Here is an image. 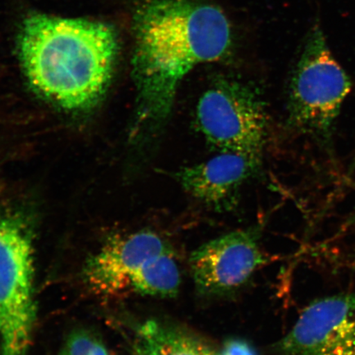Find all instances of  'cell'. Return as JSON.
<instances>
[{"label":"cell","instance_id":"obj_1","mask_svg":"<svg viewBox=\"0 0 355 355\" xmlns=\"http://www.w3.org/2000/svg\"><path fill=\"white\" fill-rule=\"evenodd\" d=\"M133 75L139 117L150 132L166 125L180 83L195 67L223 58L227 17L207 0H146L135 16Z\"/></svg>","mask_w":355,"mask_h":355},{"label":"cell","instance_id":"obj_2","mask_svg":"<svg viewBox=\"0 0 355 355\" xmlns=\"http://www.w3.org/2000/svg\"><path fill=\"white\" fill-rule=\"evenodd\" d=\"M111 26L35 15L19 35L22 68L40 95L67 110L92 107L105 94L118 55Z\"/></svg>","mask_w":355,"mask_h":355},{"label":"cell","instance_id":"obj_3","mask_svg":"<svg viewBox=\"0 0 355 355\" xmlns=\"http://www.w3.org/2000/svg\"><path fill=\"white\" fill-rule=\"evenodd\" d=\"M352 89V80L333 56L321 28L316 26L291 78L290 125L331 152L336 121Z\"/></svg>","mask_w":355,"mask_h":355},{"label":"cell","instance_id":"obj_4","mask_svg":"<svg viewBox=\"0 0 355 355\" xmlns=\"http://www.w3.org/2000/svg\"><path fill=\"white\" fill-rule=\"evenodd\" d=\"M32 229L20 214L0 216V355H28L37 318Z\"/></svg>","mask_w":355,"mask_h":355},{"label":"cell","instance_id":"obj_5","mask_svg":"<svg viewBox=\"0 0 355 355\" xmlns=\"http://www.w3.org/2000/svg\"><path fill=\"white\" fill-rule=\"evenodd\" d=\"M197 121L208 143L224 153L261 158L268 118L263 100L250 86L221 79L200 97Z\"/></svg>","mask_w":355,"mask_h":355},{"label":"cell","instance_id":"obj_6","mask_svg":"<svg viewBox=\"0 0 355 355\" xmlns=\"http://www.w3.org/2000/svg\"><path fill=\"white\" fill-rule=\"evenodd\" d=\"M260 230H237L204 243L191 254L195 285L204 295L232 294L265 263Z\"/></svg>","mask_w":355,"mask_h":355},{"label":"cell","instance_id":"obj_7","mask_svg":"<svg viewBox=\"0 0 355 355\" xmlns=\"http://www.w3.org/2000/svg\"><path fill=\"white\" fill-rule=\"evenodd\" d=\"M274 349L281 355H355V294L312 302Z\"/></svg>","mask_w":355,"mask_h":355},{"label":"cell","instance_id":"obj_8","mask_svg":"<svg viewBox=\"0 0 355 355\" xmlns=\"http://www.w3.org/2000/svg\"><path fill=\"white\" fill-rule=\"evenodd\" d=\"M171 250L165 239L150 230L117 235L87 261L84 279L93 294L112 299L130 290L132 277L150 259Z\"/></svg>","mask_w":355,"mask_h":355},{"label":"cell","instance_id":"obj_9","mask_svg":"<svg viewBox=\"0 0 355 355\" xmlns=\"http://www.w3.org/2000/svg\"><path fill=\"white\" fill-rule=\"evenodd\" d=\"M261 158L224 153L182 168L176 178L182 188L198 201L216 208L233 203L243 184L259 170Z\"/></svg>","mask_w":355,"mask_h":355},{"label":"cell","instance_id":"obj_10","mask_svg":"<svg viewBox=\"0 0 355 355\" xmlns=\"http://www.w3.org/2000/svg\"><path fill=\"white\" fill-rule=\"evenodd\" d=\"M132 348L135 355H216L191 332L155 319L137 328Z\"/></svg>","mask_w":355,"mask_h":355},{"label":"cell","instance_id":"obj_11","mask_svg":"<svg viewBox=\"0 0 355 355\" xmlns=\"http://www.w3.org/2000/svg\"><path fill=\"white\" fill-rule=\"evenodd\" d=\"M181 275L174 250L150 259L132 277L130 290L139 294L161 298L178 295Z\"/></svg>","mask_w":355,"mask_h":355},{"label":"cell","instance_id":"obj_12","mask_svg":"<svg viewBox=\"0 0 355 355\" xmlns=\"http://www.w3.org/2000/svg\"><path fill=\"white\" fill-rule=\"evenodd\" d=\"M61 355H110L103 341L87 330L73 331L67 337Z\"/></svg>","mask_w":355,"mask_h":355},{"label":"cell","instance_id":"obj_13","mask_svg":"<svg viewBox=\"0 0 355 355\" xmlns=\"http://www.w3.org/2000/svg\"><path fill=\"white\" fill-rule=\"evenodd\" d=\"M216 355H259L247 341L234 338L225 341L223 348Z\"/></svg>","mask_w":355,"mask_h":355},{"label":"cell","instance_id":"obj_14","mask_svg":"<svg viewBox=\"0 0 355 355\" xmlns=\"http://www.w3.org/2000/svg\"><path fill=\"white\" fill-rule=\"evenodd\" d=\"M354 186H355V184H354Z\"/></svg>","mask_w":355,"mask_h":355}]
</instances>
